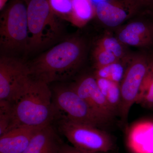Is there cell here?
<instances>
[{
    "mask_svg": "<svg viewBox=\"0 0 153 153\" xmlns=\"http://www.w3.org/2000/svg\"><path fill=\"white\" fill-rule=\"evenodd\" d=\"M39 128L20 126L0 136V153H23Z\"/></svg>",
    "mask_w": 153,
    "mask_h": 153,
    "instance_id": "cell-12",
    "label": "cell"
},
{
    "mask_svg": "<svg viewBox=\"0 0 153 153\" xmlns=\"http://www.w3.org/2000/svg\"><path fill=\"white\" fill-rule=\"evenodd\" d=\"M58 153H96L88 152L79 150L73 146L63 143Z\"/></svg>",
    "mask_w": 153,
    "mask_h": 153,
    "instance_id": "cell-22",
    "label": "cell"
},
{
    "mask_svg": "<svg viewBox=\"0 0 153 153\" xmlns=\"http://www.w3.org/2000/svg\"><path fill=\"white\" fill-rule=\"evenodd\" d=\"M52 94L54 105L70 120L97 127L106 124L71 86H57L52 91Z\"/></svg>",
    "mask_w": 153,
    "mask_h": 153,
    "instance_id": "cell-8",
    "label": "cell"
},
{
    "mask_svg": "<svg viewBox=\"0 0 153 153\" xmlns=\"http://www.w3.org/2000/svg\"><path fill=\"white\" fill-rule=\"evenodd\" d=\"M63 143L51 125L35 134L23 153H58Z\"/></svg>",
    "mask_w": 153,
    "mask_h": 153,
    "instance_id": "cell-13",
    "label": "cell"
},
{
    "mask_svg": "<svg viewBox=\"0 0 153 153\" xmlns=\"http://www.w3.org/2000/svg\"><path fill=\"white\" fill-rule=\"evenodd\" d=\"M117 38L123 45L147 47L153 45V22L144 20L132 21L122 28Z\"/></svg>",
    "mask_w": 153,
    "mask_h": 153,
    "instance_id": "cell-11",
    "label": "cell"
},
{
    "mask_svg": "<svg viewBox=\"0 0 153 153\" xmlns=\"http://www.w3.org/2000/svg\"><path fill=\"white\" fill-rule=\"evenodd\" d=\"M126 66L127 61L125 63H121L120 61H118L97 68L94 76L120 83L124 75Z\"/></svg>",
    "mask_w": 153,
    "mask_h": 153,
    "instance_id": "cell-16",
    "label": "cell"
},
{
    "mask_svg": "<svg viewBox=\"0 0 153 153\" xmlns=\"http://www.w3.org/2000/svg\"><path fill=\"white\" fill-rule=\"evenodd\" d=\"M85 52V44L80 38L66 39L27 63L31 78L48 84L67 79L82 64Z\"/></svg>",
    "mask_w": 153,
    "mask_h": 153,
    "instance_id": "cell-1",
    "label": "cell"
},
{
    "mask_svg": "<svg viewBox=\"0 0 153 153\" xmlns=\"http://www.w3.org/2000/svg\"><path fill=\"white\" fill-rule=\"evenodd\" d=\"M139 8L125 0H101L96 5V16L105 26L114 27L134 15Z\"/></svg>",
    "mask_w": 153,
    "mask_h": 153,
    "instance_id": "cell-10",
    "label": "cell"
},
{
    "mask_svg": "<svg viewBox=\"0 0 153 153\" xmlns=\"http://www.w3.org/2000/svg\"><path fill=\"white\" fill-rule=\"evenodd\" d=\"M94 55L96 68L120 61L112 53L97 46L94 50Z\"/></svg>",
    "mask_w": 153,
    "mask_h": 153,
    "instance_id": "cell-21",
    "label": "cell"
},
{
    "mask_svg": "<svg viewBox=\"0 0 153 153\" xmlns=\"http://www.w3.org/2000/svg\"><path fill=\"white\" fill-rule=\"evenodd\" d=\"M137 102L145 107L153 108V60L151 62Z\"/></svg>",
    "mask_w": 153,
    "mask_h": 153,
    "instance_id": "cell-17",
    "label": "cell"
},
{
    "mask_svg": "<svg viewBox=\"0 0 153 153\" xmlns=\"http://www.w3.org/2000/svg\"><path fill=\"white\" fill-rule=\"evenodd\" d=\"M127 1L135 3H143V0H127Z\"/></svg>",
    "mask_w": 153,
    "mask_h": 153,
    "instance_id": "cell-25",
    "label": "cell"
},
{
    "mask_svg": "<svg viewBox=\"0 0 153 153\" xmlns=\"http://www.w3.org/2000/svg\"><path fill=\"white\" fill-rule=\"evenodd\" d=\"M150 7H151V6H150ZM152 7V10H153V7Z\"/></svg>",
    "mask_w": 153,
    "mask_h": 153,
    "instance_id": "cell-26",
    "label": "cell"
},
{
    "mask_svg": "<svg viewBox=\"0 0 153 153\" xmlns=\"http://www.w3.org/2000/svg\"><path fill=\"white\" fill-rule=\"evenodd\" d=\"M72 10L69 22L83 27L96 16V5L92 0H71Z\"/></svg>",
    "mask_w": 153,
    "mask_h": 153,
    "instance_id": "cell-14",
    "label": "cell"
},
{
    "mask_svg": "<svg viewBox=\"0 0 153 153\" xmlns=\"http://www.w3.org/2000/svg\"><path fill=\"white\" fill-rule=\"evenodd\" d=\"M58 130L72 146L88 152L105 153L114 147L113 141L106 132L94 126L79 123L63 115Z\"/></svg>",
    "mask_w": 153,
    "mask_h": 153,
    "instance_id": "cell-5",
    "label": "cell"
},
{
    "mask_svg": "<svg viewBox=\"0 0 153 153\" xmlns=\"http://www.w3.org/2000/svg\"><path fill=\"white\" fill-rule=\"evenodd\" d=\"M28 22L27 52L37 51L47 47L60 36V18L51 10L47 0H25Z\"/></svg>",
    "mask_w": 153,
    "mask_h": 153,
    "instance_id": "cell-3",
    "label": "cell"
},
{
    "mask_svg": "<svg viewBox=\"0 0 153 153\" xmlns=\"http://www.w3.org/2000/svg\"><path fill=\"white\" fill-rule=\"evenodd\" d=\"M60 112L53 103L49 84L32 79L27 89L13 105L10 130L20 126L41 128L50 125L59 117Z\"/></svg>",
    "mask_w": 153,
    "mask_h": 153,
    "instance_id": "cell-2",
    "label": "cell"
},
{
    "mask_svg": "<svg viewBox=\"0 0 153 153\" xmlns=\"http://www.w3.org/2000/svg\"><path fill=\"white\" fill-rule=\"evenodd\" d=\"M143 4L146 5L153 6V0H143Z\"/></svg>",
    "mask_w": 153,
    "mask_h": 153,
    "instance_id": "cell-24",
    "label": "cell"
},
{
    "mask_svg": "<svg viewBox=\"0 0 153 153\" xmlns=\"http://www.w3.org/2000/svg\"><path fill=\"white\" fill-rule=\"evenodd\" d=\"M28 22L25 0H12L0 19L1 49L7 53L27 52Z\"/></svg>",
    "mask_w": 153,
    "mask_h": 153,
    "instance_id": "cell-4",
    "label": "cell"
},
{
    "mask_svg": "<svg viewBox=\"0 0 153 153\" xmlns=\"http://www.w3.org/2000/svg\"><path fill=\"white\" fill-rule=\"evenodd\" d=\"M71 86L103 122L111 121L116 115L102 93L94 75L82 76Z\"/></svg>",
    "mask_w": 153,
    "mask_h": 153,
    "instance_id": "cell-9",
    "label": "cell"
},
{
    "mask_svg": "<svg viewBox=\"0 0 153 153\" xmlns=\"http://www.w3.org/2000/svg\"><path fill=\"white\" fill-rule=\"evenodd\" d=\"M8 0H0V10L2 11L6 7V4Z\"/></svg>",
    "mask_w": 153,
    "mask_h": 153,
    "instance_id": "cell-23",
    "label": "cell"
},
{
    "mask_svg": "<svg viewBox=\"0 0 153 153\" xmlns=\"http://www.w3.org/2000/svg\"><path fill=\"white\" fill-rule=\"evenodd\" d=\"M50 8L60 19L69 21L72 13L71 0H47Z\"/></svg>",
    "mask_w": 153,
    "mask_h": 153,
    "instance_id": "cell-20",
    "label": "cell"
},
{
    "mask_svg": "<svg viewBox=\"0 0 153 153\" xmlns=\"http://www.w3.org/2000/svg\"><path fill=\"white\" fill-rule=\"evenodd\" d=\"M123 44L117 38L106 36L99 41L97 46L112 53L119 60H125V53Z\"/></svg>",
    "mask_w": 153,
    "mask_h": 153,
    "instance_id": "cell-18",
    "label": "cell"
},
{
    "mask_svg": "<svg viewBox=\"0 0 153 153\" xmlns=\"http://www.w3.org/2000/svg\"><path fill=\"white\" fill-rule=\"evenodd\" d=\"M95 78L99 87L115 115L119 114L121 99L120 83L103 78Z\"/></svg>",
    "mask_w": 153,
    "mask_h": 153,
    "instance_id": "cell-15",
    "label": "cell"
},
{
    "mask_svg": "<svg viewBox=\"0 0 153 153\" xmlns=\"http://www.w3.org/2000/svg\"><path fill=\"white\" fill-rule=\"evenodd\" d=\"M32 79L27 63L12 56L2 55L0 58V101L15 104Z\"/></svg>",
    "mask_w": 153,
    "mask_h": 153,
    "instance_id": "cell-7",
    "label": "cell"
},
{
    "mask_svg": "<svg viewBox=\"0 0 153 153\" xmlns=\"http://www.w3.org/2000/svg\"><path fill=\"white\" fill-rule=\"evenodd\" d=\"M152 61L144 55L127 59L125 72L120 83L121 99L118 114L124 125L127 122L132 106L137 101Z\"/></svg>",
    "mask_w": 153,
    "mask_h": 153,
    "instance_id": "cell-6",
    "label": "cell"
},
{
    "mask_svg": "<svg viewBox=\"0 0 153 153\" xmlns=\"http://www.w3.org/2000/svg\"><path fill=\"white\" fill-rule=\"evenodd\" d=\"M13 105L8 102L0 101V136L11 129Z\"/></svg>",
    "mask_w": 153,
    "mask_h": 153,
    "instance_id": "cell-19",
    "label": "cell"
}]
</instances>
